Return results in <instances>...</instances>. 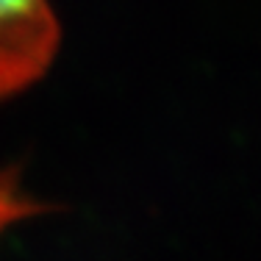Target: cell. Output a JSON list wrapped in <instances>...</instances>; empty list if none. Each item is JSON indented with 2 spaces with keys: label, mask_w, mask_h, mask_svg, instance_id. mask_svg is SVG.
Masks as SVG:
<instances>
[{
  "label": "cell",
  "mask_w": 261,
  "mask_h": 261,
  "mask_svg": "<svg viewBox=\"0 0 261 261\" xmlns=\"http://www.w3.org/2000/svg\"><path fill=\"white\" fill-rule=\"evenodd\" d=\"M56 42L59 28L45 0H0V95L39 75Z\"/></svg>",
  "instance_id": "1"
},
{
  "label": "cell",
  "mask_w": 261,
  "mask_h": 261,
  "mask_svg": "<svg viewBox=\"0 0 261 261\" xmlns=\"http://www.w3.org/2000/svg\"><path fill=\"white\" fill-rule=\"evenodd\" d=\"M45 211V206L22 192L20 186V170H3L0 172V233L9 225L28 217H36Z\"/></svg>",
  "instance_id": "2"
}]
</instances>
